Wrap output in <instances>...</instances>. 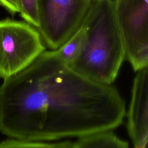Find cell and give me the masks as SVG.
Segmentation results:
<instances>
[{
	"label": "cell",
	"mask_w": 148,
	"mask_h": 148,
	"mask_svg": "<svg viewBox=\"0 0 148 148\" xmlns=\"http://www.w3.org/2000/svg\"><path fill=\"white\" fill-rule=\"evenodd\" d=\"M84 42V33L79 27L77 31L56 51L66 65L73 62L79 54Z\"/></svg>",
	"instance_id": "cell-8"
},
{
	"label": "cell",
	"mask_w": 148,
	"mask_h": 148,
	"mask_svg": "<svg viewBox=\"0 0 148 148\" xmlns=\"http://www.w3.org/2000/svg\"><path fill=\"white\" fill-rule=\"evenodd\" d=\"M19 14L24 21L35 27H39V16L37 0H17Z\"/></svg>",
	"instance_id": "cell-9"
},
{
	"label": "cell",
	"mask_w": 148,
	"mask_h": 148,
	"mask_svg": "<svg viewBox=\"0 0 148 148\" xmlns=\"http://www.w3.org/2000/svg\"><path fill=\"white\" fill-rule=\"evenodd\" d=\"M93 0H37L39 27L45 45L58 49L79 28Z\"/></svg>",
	"instance_id": "cell-4"
},
{
	"label": "cell",
	"mask_w": 148,
	"mask_h": 148,
	"mask_svg": "<svg viewBox=\"0 0 148 148\" xmlns=\"http://www.w3.org/2000/svg\"><path fill=\"white\" fill-rule=\"evenodd\" d=\"M80 27L83 45L77 57L67 65L89 80L112 85L125 58L114 0H93Z\"/></svg>",
	"instance_id": "cell-2"
},
{
	"label": "cell",
	"mask_w": 148,
	"mask_h": 148,
	"mask_svg": "<svg viewBox=\"0 0 148 148\" xmlns=\"http://www.w3.org/2000/svg\"><path fill=\"white\" fill-rule=\"evenodd\" d=\"M125 58L137 72L148 67V0H114Z\"/></svg>",
	"instance_id": "cell-5"
},
{
	"label": "cell",
	"mask_w": 148,
	"mask_h": 148,
	"mask_svg": "<svg viewBox=\"0 0 148 148\" xmlns=\"http://www.w3.org/2000/svg\"><path fill=\"white\" fill-rule=\"evenodd\" d=\"M127 130L133 148H147L148 140V67L136 72L127 112Z\"/></svg>",
	"instance_id": "cell-6"
},
{
	"label": "cell",
	"mask_w": 148,
	"mask_h": 148,
	"mask_svg": "<svg viewBox=\"0 0 148 148\" xmlns=\"http://www.w3.org/2000/svg\"><path fill=\"white\" fill-rule=\"evenodd\" d=\"M45 50L36 28L24 21L0 20V78L21 71Z\"/></svg>",
	"instance_id": "cell-3"
},
{
	"label": "cell",
	"mask_w": 148,
	"mask_h": 148,
	"mask_svg": "<svg viewBox=\"0 0 148 148\" xmlns=\"http://www.w3.org/2000/svg\"><path fill=\"white\" fill-rule=\"evenodd\" d=\"M0 6L3 7L12 16L20 12L17 0H0Z\"/></svg>",
	"instance_id": "cell-11"
},
{
	"label": "cell",
	"mask_w": 148,
	"mask_h": 148,
	"mask_svg": "<svg viewBox=\"0 0 148 148\" xmlns=\"http://www.w3.org/2000/svg\"><path fill=\"white\" fill-rule=\"evenodd\" d=\"M72 148H129V145L110 130L77 138L72 142Z\"/></svg>",
	"instance_id": "cell-7"
},
{
	"label": "cell",
	"mask_w": 148,
	"mask_h": 148,
	"mask_svg": "<svg viewBox=\"0 0 148 148\" xmlns=\"http://www.w3.org/2000/svg\"><path fill=\"white\" fill-rule=\"evenodd\" d=\"M72 142L71 140H64L60 142L56 143L54 148H72Z\"/></svg>",
	"instance_id": "cell-12"
},
{
	"label": "cell",
	"mask_w": 148,
	"mask_h": 148,
	"mask_svg": "<svg viewBox=\"0 0 148 148\" xmlns=\"http://www.w3.org/2000/svg\"><path fill=\"white\" fill-rule=\"evenodd\" d=\"M56 143L10 138L0 142V148H54Z\"/></svg>",
	"instance_id": "cell-10"
},
{
	"label": "cell",
	"mask_w": 148,
	"mask_h": 148,
	"mask_svg": "<svg viewBox=\"0 0 148 148\" xmlns=\"http://www.w3.org/2000/svg\"><path fill=\"white\" fill-rule=\"evenodd\" d=\"M118 90L72 71L56 50L45 51L0 86V132L51 142L113 130L125 116Z\"/></svg>",
	"instance_id": "cell-1"
}]
</instances>
